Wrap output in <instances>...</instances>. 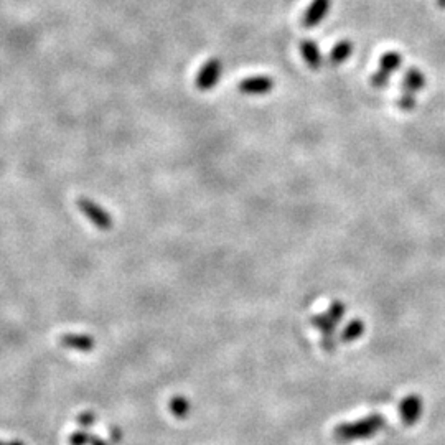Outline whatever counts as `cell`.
Segmentation results:
<instances>
[{"instance_id":"6da1fadb","label":"cell","mask_w":445,"mask_h":445,"mask_svg":"<svg viewBox=\"0 0 445 445\" xmlns=\"http://www.w3.org/2000/svg\"><path fill=\"white\" fill-rule=\"evenodd\" d=\"M385 418L379 414H371L368 418L356 420L352 424H340L333 431V435L338 442H353L358 439H369L378 434L385 427Z\"/></svg>"},{"instance_id":"7a4b0ae2","label":"cell","mask_w":445,"mask_h":445,"mask_svg":"<svg viewBox=\"0 0 445 445\" xmlns=\"http://www.w3.org/2000/svg\"><path fill=\"white\" fill-rule=\"evenodd\" d=\"M76 205H78V208H80V212L84 214V216L88 218V220L93 223L98 229L107 231V229L113 228L114 221H113V218H111V214L107 213L102 206L94 203L93 200L81 196L80 200H78Z\"/></svg>"},{"instance_id":"3957f363","label":"cell","mask_w":445,"mask_h":445,"mask_svg":"<svg viewBox=\"0 0 445 445\" xmlns=\"http://www.w3.org/2000/svg\"><path fill=\"white\" fill-rule=\"evenodd\" d=\"M221 73H223L221 60H218V58L208 60L203 66H201L200 71L196 74V81H195L196 88L200 91L213 89L214 86L220 82Z\"/></svg>"},{"instance_id":"277c9868","label":"cell","mask_w":445,"mask_h":445,"mask_svg":"<svg viewBox=\"0 0 445 445\" xmlns=\"http://www.w3.org/2000/svg\"><path fill=\"white\" fill-rule=\"evenodd\" d=\"M274 88V80L269 76H249L238 84L239 93L247 96H264Z\"/></svg>"},{"instance_id":"5b68a950","label":"cell","mask_w":445,"mask_h":445,"mask_svg":"<svg viewBox=\"0 0 445 445\" xmlns=\"http://www.w3.org/2000/svg\"><path fill=\"white\" fill-rule=\"evenodd\" d=\"M422 399H420L418 394H409L399 404V415H401L402 422L406 424V426H414L420 419V415H422Z\"/></svg>"},{"instance_id":"8992f818","label":"cell","mask_w":445,"mask_h":445,"mask_svg":"<svg viewBox=\"0 0 445 445\" xmlns=\"http://www.w3.org/2000/svg\"><path fill=\"white\" fill-rule=\"evenodd\" d=\"M330 5H332V0H312L302 16L304 28H308V30L315 28L327 16Z\"/></svg>"},{"instance_id":"52a82bcc","label":"cell","mask_w":445,"mask_h":445,"mask_svg":"<svg viewBox=\"0 0 445 445\" xmlns=\"http://www.w3.org/2000/svg\"><path fill=\"white\" fill-rule=\"evenodd\" d=\"M60 345L74 352H91L96 345L94 338L86 333H65L60 336Z\"/></svg>"},{"instance_id":"ba28073f","label":"cell","mask_w":445,"mask_h":445,"mask_svg":"<svg viewBox=\"0 0 445 445\" xmlns=\"http://www.w3.org/2000/svg\"><path fill=\"white\" fill-rule=\"evenodd\" d=\"M300 53H302V58L305 60V63L308 65L310 69H319L321 66V53L319 47H317L315 41L304 38L300 41Z\"/></svg>"},{"instance_id":"9c48e42d","label":"cell","mask_w":445,"mask_h":445,"mask_svg":"<svg viewBox=\"0 0 445 445\" xmlns=\"http://www.w3.org/2000/svg\"><path fill=\"white\" fill-rule=\"evenodd\" d=\"M424 86H426V76H424V73L418 68L407 69V73L404 74L402 80V89L407 91V93L415 94L419 93Z\"/></svg>"},{"instance_id":"30bf717a","label":"cell","mask_w":445,"mask_h":445,"mask_svg":"<svg viewBox=\"0 0 445 445\" xmlns=\"http://www.w3.org/2000/svg\"><path fill=\"white\" fill-rule=\"evenodd\" d=\"M353 53V43L350 40H341L338 41L335 47L330 52V63L333 65H341L352 56Z\"/></svg>"},{"instance_id":"8fae6325","label":"cell","mask_w":445,"mask_h":445,"mask_svg":"<svg viewBox=\"0 0 445 445\" xmlns=\"http://www.w3.org/2000/svg\"><path fill=\"white\" fill-rule=\"evenodd\" d=\"M402 60L404 58L399 52H386L385 55L381 56V60H379V69L393 74L394 71H398V69L401 68Z\"/></svg>"},{"instance_id":"7c38bea8","label":"cell","mask_w":445,"mask_h":445,"mask_svg":"<svg viewBox=\"0 0 445 445\" xmlns=\"http://www.w3.org/2000/svg\"><path fill=\"white\" fill-rule=\"evenodd\" d=\"M170 412L179 419L187 418L190 414V401L183 396H175L170 401Z\"/></svg>"},{"instance_id":"4fadbf2b","label":"cell","mask_w":445,"mask_h":445,"mask_svg":"<svg viewBox=\"0 0 445 445\" xmlns=\"http://www.w3.org/2000/svg\"><path fill=\"white\" fill-rule=\"evenodd\" d=\"M363 333H365V325H363L361 320H353L352 323L348 325L341 333V340L343 341H354L358 340Z\"/></svg>"},{"instance_id":"5bb4252c","label":"cell","mask_w":445,"mask_h":445,"mask_svg":"<svg viewBox=\"0 0 445 445\" xmlns=\"http://www.w3.org/2000/svg\"><path fill=\"white\" fill-rule=\"evenodd\" d=\"M415 104H418L415 94L407 93V91H404V93L401 94V98L398 99V107H399V109H402V111L415 109Z\"/></svg>"},{"instance_id":"9a60e30c","label":"cell","mask_w":445,"mask_h":445,"mask_svg":"<svg viewBox=\"0 0 445 445\" xmlns=\"http://www.w3.org/2000/svg\"><path fill=\"white\" fill-rule=\"evenodd\" d=\"M91 440H93V434L86 431H78L69 435L68 442L69 445H91Z\"/></svg>"},{"instance_id":"2e32d148","label":"cell","mask_w":445,"mask_h":445,"mask_svg":"<svg viewBox=\"0 0 445 445\" xmlns=\"http://www.w3.org/2000/svg\"><path fill=\"white\" fill-rule=\"evenodd\" d=\"M389 80H391V74L383 71V69H379L378 73L371 74V84L374 86V88H386L387 84H389Z\"/></svg>"},{"instance_id":"e0dca14e","label":"cell","mask_w":445,"mask_h":445,"mask_svg":"<svg viewBox=\"0 0 445 445\" xmlns=\"http://www.w3.org/2000/svg\"><path fill=\"white\" fill-rule=\"evenodd\" d=\"M78 424H80V426L82 429H88L93 426L94 422H96V414H94L93 411H84V412H81L80 415H78Z\"/></svg>"},{"instance_id":"ac0fdd59","label":"cell","mask_w":445,"mask_h":445,"mask_svg":"<svg viewBox=\"0 0 445 445\" xmlns=\"http://www.w3.org/2000/svg\"><path fill=\"white\" fill-rule=\"evenodd\" d=\"M109 440L113 444H117V442H121V439H122V432H121V429L119 427H113L109 431Z\"/></svg>"},{"instance_id":"d6986e66","label":"cell","mask_w":445,"mask_h":445,"mask_svg":"<svg viewBox=\"0 0 445 445\" xmlns=\"http://www.w3.org/2000/svg\"><path fill=\"white\" fill-rule=\"evenodd\" d=\"M91 445H109L106 442V440H102V439H99V437H94L93 435V440H91Z\"/></svg>"},{"instance_id":"ffe728a7","label":"cell","mask_w":445,"mask_h":445,"mask_svg":"<svg viewBox=\"0 0 445 445\" xmlns=\"http://www.w3.org/2000/svg\"><path fill=\"white\" fill-rule=\"evenodd\" d=\"M0 445H25V444L20 442V440H8V442H3V440H0Z\"/></svg>"},{"instance_id":"44dd1931","label":"cell","mask_w":445,"mask_h":445,"mask_svg":"<svg viewBox=\"0 0 445 445\" xmlns=\"http://www.w3.org/2000/svg\"><path fill=\"white\" fill-rule=\"evenodd\" d=\"M437 5L440 8H445V0H437Z\"/></svg>"}]
</instances>
